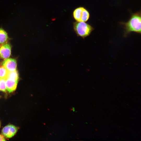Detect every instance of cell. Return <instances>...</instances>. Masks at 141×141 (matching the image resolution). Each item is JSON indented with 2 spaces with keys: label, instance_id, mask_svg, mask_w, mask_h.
I'll return each mask as SVG.
<instances>
[{
  "label": "cell",
  "instance_id": "obj_1",
  "mask_svg": "<svg viewBox=\"0 0 141 141\" xmlns=\"http://www.w3.org/2000/svg\"><path fill=\"white\" fill-rule=\"evenodd\" d=\"M141 20L140 11L132 14L127 22H121V24L123 25L125 29V36H126L132 32L140 34Z\"/></svg>",
  "mask_w": 141,
  "mask_h": 141
},
{
  "label": "cell",
  "instance_id": "obj_2",
  "mask_svg": "<svg viewBox=\"0 0 141 141\" xmlns=\"http://www.w3.org/2000/svg\"><path fill=\"white\" fill-rule=\"evenodd\" d=\"M73 28L77 36L83 39L89 36L94 29L91 25L85 22L77 21L73 23Z\"/></svg>",
  "mask_w": 141,
  "mask_h": 141
},
{
  "label": "cell",
  "instance_id": "obj_3",
  "mask_svg": "<svg viewBox=\"0 0 141 141\" xmlns=\"http://www.w3.org/2000/svg\"><path fill=\"white\" fill-rule=\"evenodd\" d=\"M73 15L74 19L78 22H86L90 17L89 11L85 8L81 7L75 9L73 11Z\"/></svg>",
  "mask_w": 141,
  "mask_h": 141
},
{
  "label": "cell",
  "instance_id": "obj_4",
  "mask_svg": "<svg viewBox=\"0 0 141 141\" xmlns=\"http://www.w3.org/2000/svg\"><path fill=\"white\" fill-rule=\"evenodd\" d=\"M18 128L11 125H7L4 127L2 130V133L5 137L10 138L13 137L16 133Z\"/></svg>",
  "mask_w": 141,
  "mask_h": 141
},
{
  "label": "cell",
  "instance_id": "obj_5",
  "mask_svg": "<svg viewBox=\"0 0 141 141\" xmlns=\"http://www.w3.org/2000/svg\"><path fill=\"white\" fill-rule=\"evenodd\" d=\"M2 65L9 72L16 70L17 66L16 61L14 59L9 58L6 59L3 63Z\"/></svg>",
  "mask_w": 141,
  "mask_h": 141
},
{
  "label": "cell",
  "instance_id": "obj_6",
  "mask_svg": "<svg viewBox=\"0 0 141 141\" xmlns=\"http://www.w3.org/2000/svg\"><path fill=\"white\" fill-rule=\"evenodd\" d=\"M11 52V46L9 44L2 45L0 47V57L3 59H7L10 56Z\"/></svg>",
  "mask_w": 141,
  "mask_h": 141
},
{
  "label": "cell",
  "instance_id": "obj_7",
  "mask_svg": "<svg viewBox=\"0 0 141 141\" xmlns=\"http://www.w3.org/2000/svg\"><path fill=\"white\" fill-rule=\"evenodd\" d=\"M18 80L10 77H8L6 79V89L9 92H12L15 90L17 86Z\"/></svg>",
  "mask_w": 141,
  "mask_h": 141
},
{
  "label": "cell",
  "instance_id": "obj_8",
  "mask_svg": "<svg viewBox=\"0 0 141 141\" xmlns=\"http://www.w3.org/2000/svg\"><path fill=\"white\" fill-rule=\"evenodd\" d=\"M8 39V36L6 32L3 29L0 28V44L5 43Z\"/></svg>",
  "mask_w": 141,
  "mask_h": 141
},
{
  "label": "cell",
  "instance_id": "obj_9",
  "mask_svg": "<svg viewBox=\"0 0 141 141\" xmlns=\"http://www.w3.org/2000/svg\"><path fill=\"white\" fill-rule=\"evenodd\" d=\"M9 72L3 66L0 67V78L6 79L8 77Z\"/></svg>",
  "mask_w": 141,
  "mask_h": 141
},
{
  "label": "cell",
  "instance_id": "obj_10",
  "mask_svg": "<svg viewBox=\"0 0 141 141\" xmlns=\"http://www.w3.org/2000/svg\"><path fill=\"white\" fill-rule=\"evenodd\" d=\"M6 79L0 78V90L6 92Z\"/></svg>",
  "mask_w": 141,
  "mask_h": 141
},
{
  "label": "cell",
  "instance_id": "obj_11",
  "mask_svg": "<svg viewBox=\"0 0 141 141\" xmlns=\"http://www.w3.org/2000/svg\"><path fill=\"white\" fill-rule=\"evenodd\" d=\"M5 139L4 136L0 134V141H5Z\"/></svg>",
  "mask_w": 141,
  "mask_h": 141
},
{
  "label": "cell",
  "instance_id": "obj_12",
  "mask_svg": "<svg viewBox=\"0 0 141 141\" xmlns=\"http://www.w3.org/2000/svg\"><path fill=\"white\" fill-rule=\"evenodd\" d=\"M0 126H1V123H0Z\"/></svg>",
  "mask_w": 141,
  "mask_h": 141
}]
</instances>
